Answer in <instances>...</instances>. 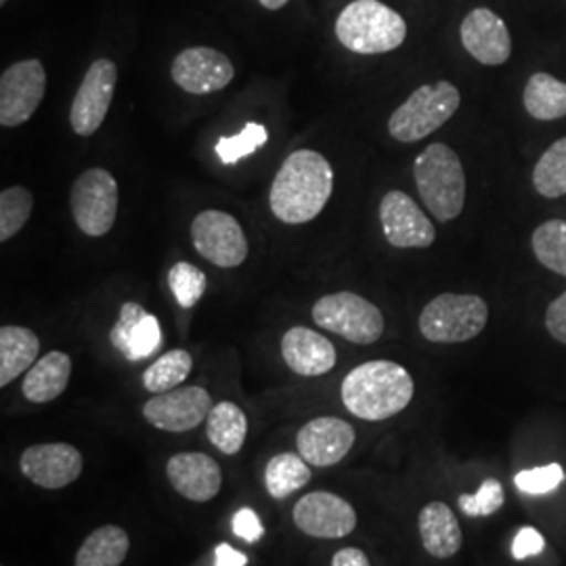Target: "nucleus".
Masks as SVG:
<instances>
[{
	"instance_id": "f257e3e1",
	"label": "nucleus",
	"mask_w": 566,
	"mask_h": 566,
	"mask_svg": "<svg viewBox=\"0 0 566 566\" xmlns=\"http://www.w3.org/2000/svg\"><path fill=\"white\" fill-rule=\"evenodd\" d=\"M334 170L319 151L298 149L277 170L269 203L275 219L285 224L311 223L329 202Z\"/></svg>"
},
{
	"instance_id": "f03ea898",
	"label": "nucleus",
	"mask_w": 566,
	"mask_h": 566,
	"mask_svg": "<svg viewBox=\"0 0 566 566\" xmlns=\"http://www.w3.org/2000/svg\"><path fill=\"white\" fill-rule=\"evenodd\" d=\"M416 385L403 365L395 361H367L344 378L340 395L353 416L367 422H382L401 413L411 403Z\"/></svg>"
},
{
	"instance_id": "7ed1b4c3",
	"label": "nucleus",
	"mask_w": 566,
	"mask_h": 566,
	"mask_svg": "<svg viewBox=\"0 0 566 566\" xmlns=\"http://www.w3.org/2000/svg\"><path fill=\"white\" fill-rule=\"evenodd\" d=\"M418 193L430 214L449 223L458 219L465 203V172L460 156L446 143H430L413 163Z\"/></svg>"
},
{
	"instance_id": "20e7f679",
	"label": "nucleus",
	"mask_w": 566,
	"mask_h": 566,
	"mask_svg": "<svg viewBox=\"0 0 566 566\" xmlns=\"http://www.w3.org/2000/svg\"><path fill=\"white\" fill-rule=\"evenodd\" d=\"M336 36L344 49L359 55H382L407 39L403 18L380 0H355L336 20Z\"/></svg>"
},
{
	"instance_id": "39448f33",
	"label": "nucleus",
	"mask_w": 566,
	"mask_h": 566,
	"mask_svg": "<svg viewBox=\"0 0 566 566\" xmlns=\"http://www.w3.org/2000/svg\"><path fill=\"white\" fill-rule=\"evenodd\" d=\"M460 103L462 95L455 84L447 81L424 84L392 112L388 120V133L395 142H422L453 118V114L460 109Z\"/></svg>"
},
{
	"instance_id": "423d86ee",
	"label": "nucleus",
	"mask_w": 566,
	"mask_h": 566,
	"mask_svg": "<svg viewBox=\"0 0 566 566\" xmlns=\"http://www.w3.org/2000/svg\"><path fill=\"white\" fill-rule=\"evenodd\" d=\"M489 322V306L476 294H441L426 304L420 332L428 343L462 344L476 338Z\"/></svg>"
},
{
	"instance_id": "0eeeda50",
	"label": "nucleus",
	"mask_w": 566,
	"mask_h": 566,
	"mask_svg": "<svg viewBox=\"0 0 566 566\" xmlns=\"http://www.w3.org/2000/svg\"><path fill=\"white\" fill-rule=\"evenodd\" d=\"M313 319L353 344H374L385 334V315L376 304L353 292H336L313 306Z\"/></svg>"
},
{
	"instance_id": "6e6552de",
	"label": "nucleus",
	"mask_w": 566,
	"mask_h": 566,
	"mask_svg": "<svg viewBox=\"0 0 566 566\" xmlns=\"http://www.w3.org/2000/svg\"><path fill=\"white\" fill-rule=\"evenodd\" d=\"M120 189L112 172L103 168H88L72 185L70 206L72 217L82 233L103 238L116 223Z\"/></svg>"
},
{
	"instance_id": "1a4fd4ad",
	"label": "nucleus",
	"mask_w": 566,
	"mask_h": 566,
	"mask_svg": "<svg viewBox=\"0 0 566 566\" xmlns=\"http://www.w3.org/2000/svg\"><path fill=\"white\" fill-rule=\"evenodd\" d=\"M46 72L39 60L9 65L0 76V126L15 128L30 120L41 107Z\"/></svg>"
},
{
	"instance_id": "9d476101",
	"label": "nucleus",
	"mask_w": 566,
	"mask_h": 566,
	"mask_svg": "<svg viewBox=\"0 0 566 566\" xmlns=\"http://www.w3.org/2000/svg\"><path fill=\"white\" fill-rule=\"evenodd\" d=\"M196 250L221 269L240 266L248 259V240L242 224L223 210H203L191 223Z\"/></svg>"
},
{
	"instance_id": "9b49d317",
	"label": "nucleus",
	"mask_w": 566,
	"mask_h": 566,
	"mask_svg": "<svg viewBox=\"0 0 566 566\" xmlns=\"http://www.w3.org/2000/svg\"><path fill=\"white\" fill-rule=\"evenodd\" d=\"M118 82V67L112 60H97L86 70L70 109V124L76 135L93 137L109 112Z\"/></svg>"
},
{
	"instance_id": "f8f14e48",
	"label": "nucleus",
	"mask_w": 566,
	"mask_h": 566,
	"mask_svg": "<svg viewBox=\"0 0 566 566\" xmlns=\"http://www.w3.org/2000/svg\"><path fill=\"white\" fill-rule=\"evenodd\" d=\"M210 392L202 386H182L156 395L143 407V416L149 424L164 432H187L208 420L212 411Z\"/></svg>"
},
{
	"instance_id": "ddd939ff",
	"label": "nucleus",
	"mask_w": 566,
	"mask_h": 566,
	"mask_svg": "<svg viewBox=\"0 0 566 566\" xmlns=\"http://www.w3.org/2000/svg\"><path fill=\"white\" fill-rule=\"evenodd\" d=\"M292 518L304 535L319 539H340L357 526L355 507L327 491L306 493L292 510Z\"/></svg>"
},
{
	"instance_id": "4468645a",
	"label": "nucleus",
	"mask_w": 566,
	"mask_h": 566,
	"mask_svg": "<svg viewBox=\"0 0 566 566\" xmlns=\"http://www.w3.org/2000/svg\"><path fill=\"white\" fill-rule=\"evenodd\" d=\"M170 76L177 86L191 95H210L227 88L235 67L231 60L210 46H189L181 51L170 67Z\"/></svg>"
},
{
	"instance_id": "2eb2a0df",
	"label": "nucleus",
	"mask_w": 566,
	"mask_h": 566,
	"mask_svg": "<svg viewBox=\"0 0 566 566\" xmlns=\"http://www.w3.org/2000/svg\"><path fill=\"white\" fill-rule=\"evenodd\" d=\"M380 223L386 242L392 248H430L437 240V229L424 210L403 191H388L380 202Z\"/></svg>"
},
{
	"instance_id": "dca6fc26",
	"label": "nucleus",
	"mask_w": 566,
	"mask_h": 566,
	"mask_svg": "<svg viewBox=\"0 0 566 566\" xmlns=\"http://www.w3.org/2000/svg\"><path fill=\"white\" fill-rule=\"evenodd\" d=\"M20 468L34 485L63 489L81 476L82 453L67 443L32 446L21 453Z\"/></svg>"
},
{
	"instance_id": "f3484780",
	"label": "nucleus",
	"mask_w": 566,
	"mask_h": 566,
	"mask_svg": "<svg viewBox=\"0 0 566 566\" xmlns=\"http://www.w3.org/2000/svg\"><path fill=\"white\" fill-rule=\"evenodd\" d=\"M355 446V428L340 418H315L298 430L296 447L304 462L327 468L343 462Z\"/></svg>"
},
{
	"instance_id": "a211bd4d",
	"label": "nucleus",
	"mask_w": 566,
	"mask_h": 566,
	"mask_svg": "<svg viewBox=\"0 0 566 566\" xmlns=\"http://www.w3.org/2000/svg\"><path fill=\"white\" fill-rule=\"evenodd\" d=\"M465 51L483 65H504L512 55V36L504 20L486 9L476 7L460 25Z\"/></svg>"
},
{
	"instance_id": "6ab92c4d",
	"label": "nucleus",
	"mask_w": 566,
	"mask_h": 566,
	"mask_svg": "<svg viewBox=\"0 0 566 566\" xmlns=\"http://www.w3.org/2000/svg\"><path fill=\"white\" fill-rule=\"evenodd\" d=\"M166 474L172 489L189 502H210L219 495L223 485V472L214 458L187 451L168 460Z\"/></svg>"
},
{
	"instance_id": "aec40b11",
	"label": "nucleus",
	"mask_w": 566,
	"mask_h": 566,
	"mask_svg": "<svg viewBox=\"0 0 566 566\" xmlns=\"http://www.w3.org/2000/svg\"><path fill=\"white\" fill-rule=\"evenodd\" d=\"M109 340L128 361H143L163 346L160 322L139 303H124Z\"/></svg>"
},
{
	"instance_id": "412c9836",
	"label": "nucleus",
	"mask_w": 566,
	"mask_h": 566,
	"mask_svg": "<svg viewBox=\"0 0 566 566\" xmlns=\"http://www.w3.org/2000/svg\"><path fill=\"white\" fill-rule=\"evenodd\" d=\"M282 355L285 365L304 378H317L334 369L336 348L319 332L308 327H292L283 334Z\"/></svg>"
},
{
	"instance_id": "4be33fe9",
	"label": "nucleus",
	"mask_w": 566,
	"mask_h": 566,
	"mask_svg": "<svg viewBox=\"0 0 566 566\" xmlns=\"http://www.w3.org/2000/svg\"><path fill=\"white\" fill-rule=\"evenodd\" d=\"M418 526H420L422 546L430 556H434L439 560H447L462 549V544H464L462 528H460L453 510L447 506L446 502L426 504L420 510Z\"/></svg>"
},
{
	"instance_id": "5701e85b",
	"label": "nucleus",
	"mask_w": 566,
	"mask_h": 566,
	"mask_svg": "<svg viewBox=\"0 0 566 566\" xmlns=\"http://www.w3.org/2000/svg\"><path fill=\"white\" fill-rule=\"evenodd\" d=\"M72 359L61 350H51L32 365L23 378L21 392L30 403H51L70 385Z\"/></svg>"
},
{
	"instance_id": "b1692460",
	"label": "nucleus",
	"mask_w": 566,
	"mask_h": 566,
	"mask_svg": "<svg viewBox=\"0 0 566 566\" xmlns=\"http://www.w3.org/2000/svg\"><path fill=\"white\" fill-rule=\"evenodd\" d=\"M41 340L39 336L21 325L0 327V386L11 385L23 371L39 361Z\"/></svg>"
},
{
	"instance_id": "393cba45",
	"label": "nucleus",
	"mask_w": 566,
	"mask_h": 566,
	"mask_svg": "<svg viewBox=\"0 0 566 566\" xmlns=\"http://www.w3.org/2000/svg\"><path fill=\"white\" fill-rule=\"evenodd\" d=\"M523 103L526 114L535 120H563L566 118V82L537 72L526 81Z\"/></svg>"
},
{
	"instance_id": "a878e982",
	"label": "nucleus",
	"mask_w": 566,
	"mask_h": 566,
	"mask_svg": "<svg viewBox=\"0 0 566 566\" xmlns=\"http://www.w3.org/2000/svg\"><path fill=\"white\" fill-rule=\"evenodd\" d=\"M128 549L130 539L122 526H99L84 539L74 566H122Z\"/></svg>"
},
{
	"instance_id": "bb28decb",
	"label": "nucleus",
	"mask_w": 566,
	"mask_h": 566,
	"mask_svg": "<svg viewBox=\"0 0 566 566\" xmlns=\"http://www.w3.org/2000/svg\"><path fill=\"white\" fill-rule=\"evenodd\" d=\"M206 434H208V441L221 453L235 455L248 437V418L242 407L231 401L214 405L206 420Z\"/></svg>"
},
{
	"instance_id": "cd10ccee",
	"label": "nucleus",
	"mask_w": 566,
	"mask_h": 566,
	"mask_svg": "<svg viewBox=\"0 0 566 566\" xmlns=\"http://www.w3.org/2000/svg\"><path fill=\"white\" fill-rule=\"evenodd\" d=\"M311 481V468L303 455L280 453L264 470V486L273 500H285Z\"/></svg>"
},
{
	"instance_id": "c85d7f7f",
	"label": "nucleus",
	"mask_w": 566,
	"mask_h": 566,
	"mask_svg": "<svg viewBox=\"0 0 566 566\" xmlns=\"http://www.w3.org/2000/svg\"><path fill=\"white\" fill-rule=\"evenodd\" d=\"M191 367H193V359L187 350L182 348L168 350L158 361H154L143 371V388L154 395L175 390L189 378Z\"/></svg>"
},
{
	"instance_id": "c756f323",
	"label": "nucleus",
	"mask_w": 566,
	"mask_h": 566,
	"mask_svg": "<svg viewBox=\"0 0 566 566\" xmlns=\"http://www.w3.org/2000/svg\"><path fill=\"white\" fill-rule=\"evenodd\" d=\"M533 187L546 198L556 200L566 193V137L552 143L533 168Z\"/></svg>"
},
{
	"instance_id": "7c9ffc66",
	"label": "nucleus",
	"mask_w": 566,
	"mask_h": 566,
	"mask_svg": "<svg viewBox=\"0 0 566 566\" xmlns=\"http://www.w3.org/2000/svg\"><path fill=\"white\" fill-rule=\"evenodd\" d=\"M531 248L547 271L566 277V221L552 219L539 224L531 235Z\"/></svg>"
},
{
	"instance_id": "2f4dec72",
	"label": "nucleus",
	"mask_w": 566,
	"mask_h": 566,
	"mask_svg": "<svg viewBox=\"0 0 566 566\" xmlns=\"http://www.w3.org/2000/svg\"><path fill=\"white\" fill-rule=\"evenodd\" d=\"M34 208L32 191L25 187H9L0 193V242H9L28 223Z\"/></svg>"
},
{
	"instance_id": "473e14b6",
	"label": "nucleus",
	"mask_w": 566,
	"mask_h": 566,
	"mask_svg": "<svg viewBox=\"0 0 566 566\" xmlns=\"http://www.w3.org/2000/svg\"><path fill=\"white\" fill-rule=\"evenodd\" d=\"M266 142H269V133H266L263 124L250 122V124L243 126L242 133H238L233 137L219 139L214 151H217L221 163L235 164L240 163L242 158L252 156L254 151H259Z\"/></svg>"
},
{
	"instance_id": "72a5a7b5",
	"label": "nucleus",
	"mask_w": 566,
	"mask_h": 566,
	"mask_svg": "<svg viewBox=\"0 0 566 566\" xmlns=\"http://www.w3.org/2000/svg\"><path fill=\"white\" fill-rule=\"evenodd\" d=\"M168 285L181 308H193L202 301L208 280L202 269H198L196 264L177 263L168 273Z\"/></svg>"
},
{
	"instance_id": "f704fd0d",
	"label": "nucleus",
	"mask_w": 566,
	"mask_h": 566,
	"mask_svg": "<svg viewBox=\"0 0 566 566\" xmlns=\"http://www.w3.org/2000/svg\"><path fill=\"white\" fill-rule=\"evenodd\" d=\"M504 502H506L504 486H502L500 481H493V479L485 481L476 493L462 495V497L458 500L460 510L464 512L465 516H470V518L491 516V514H495L497 510H502Z\"/></svg>"
},
{
	"instance_id": "c9c22d12",
	"label": "nucleus",
	"mask_w": 566,
	"mask_h": 566,
	"mask_svg": "<svg viewBox=\"0 0 566 566\" xmlns=\"http://www.w3.org/2000/svg\"><path fill=\"white\" fill-rule=\"evenodd\" d=\"M565 481V470L560 464L539 465L531 470H521L514 476V485L526 495H547Z\"/></svg>"
},
{
	"instance_id": "e433bc0d",
	"label": "nucleus",
	"mask_w": 566,
	"mask_h": 566,
	"mask_svg": "<svg viewBox=\"0 0 566 566\" xmlns=\"http://www.w3.org/2000/svg\"><path fill=\"white\" fill-rule=\"evenodd\" d=\"M546 549V539L535 526L518 528L514 542H512V556L514 560H526L531 556H539Z\"/></svg>"
},
{
	"instance_id": "4c0bfd02",
	"label": "nucleus",
	"mask_w": 566,
	"mask_h": 566,
	"mask_svg": "<svg viewBox=\"0 0 566 566\" xmlns=\"http://www.w3.org/2000/svg\"><path fill=\"white\" fill-rule=\"evenodd\" d=\"M231 526H233V533L248 544H256L264 535L263 523H261L259 514L252 507L238 510V514L231 521Z\"/></svg>"
},
{
	"instance_id": "58836bf2",
	"label": "nucleus",
	"mask_w": 566,
	"mask_h": 566,
	"mask_svg": "<svg viewBox=\"0 0 566 566\" xmlns=\"http://www.w3.org/2000/svg\"><path fill=\"white\" fill-rule=\"evenodd\" d=\"M546 327L556 343L566 344V292L547 306Z\"/></svg>"
},
{
	"instance_id": "ea45409f",
	"label": "nucleus",
	"mask_w": 566,
	"mask_h": 566,
	"mask_svg": "<svg viewBox=\"0 0 566 566\" xmlns=\"http://www.w3.org/2000/svg\"><path fill=\"white\" fill-rule=\"evenodd\" d=\"M332 566H371L364 549L359 547H343L334 554Z\"/></svg>"
},
{
	"instance_id": "a19ab883",
	"label": "nucleus",
	"mask_w": 566,
	"mask_h": 566,
	"mask_svg": "<svg viewBox=\"0 0 566 566\" xmlns=\"http://www.w3.org/2000/svg\"><path fill=\"white\" fill-rule=\"evenodd\" d=\"M248 556L229 544H219L214 549V566H245Z\"/></svg>"
},
{
	"instance_id": "79ce46f5",
	"label": "nucleus",
	"mask_w": 566,
	"mask_h": 566,
	"mask_svg": "<svg viewBox=\"0 0 566 566\" xmlns=\"http://www.w3.org/2000/svg\"><path fill=\"white\" fill-rule=\"evenodd\" d=\"M259 2H261V7L269 9V11H277V9L285 7L290 0H259Z\"/></svg>"
},
{
	"instance_id": "37998d69",
	"label": "nucleus",
	"mask_w": 566,
	"mask_h": 566,
	"mask_svg": "<svg viewBox=\"0 0 566 566\" xmlns=\"http://www.w3.org/2000/svg\"><path fill=\"white\" fill-rule=\"evenodd\" d=\"M0 2H2V4H4V2H7V0H0Z\"/></svg>"
}]
</instances>
